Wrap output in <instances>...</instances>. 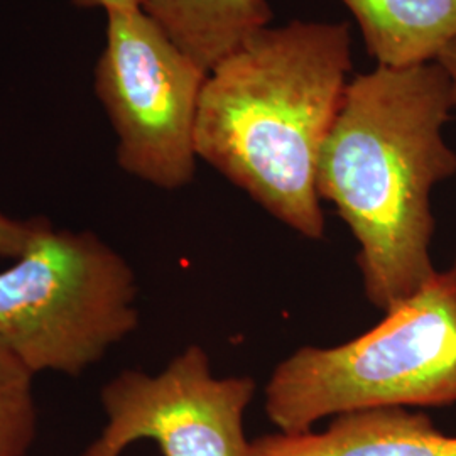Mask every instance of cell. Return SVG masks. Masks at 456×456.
I'll list each match as a JSON object with an SVG mask.
<instances>
[{
	"mask_svg": "<svg viewBox=\"0 0 456 456\" xmlns=\"http://www.w3.org/2000/svg\"><path fill=\"white\" fill-rule=\"evenodd\" d=\"M248 456H456V436L408 408L335 416L316 433H276L250 441Z\"/></svg>",
	"mask_w": 456,
	"mask_h": 456,
	"instance_id": "52a82bcc",
	"label": "cell"
},
{
	"mask_svg": "<svg viewBox=\"0 0 456 456\" xmlns=\"http://www.w3.org/2000/svg\"><path fill=\"white\" fill-rule=\"evenodd\" d=\"M37 433L34 374L0 345V456H26Z\"/></svg>",
	"mask_w": 456,
	"mask_h": 456,
	"instance_id": "30bf717a",
	"label": "cell"
},
{
	"mask_svg": "<svg viewBox=\"0 0 456 456\" xmlns=\"http://www.w3.org/2000/svg\"><path fill=\"white\" fill-rule=\"evenodd\" d=\"M455 109L438 61L377 66L348 82L326 139L318 193L360 245L367 299L389 311L436 273L431 191L456 173L443 127Z\"/></svg>",
	"mask_w": 456,
	"mask_h": 456,
	"instance_id": "6da1fadb",
	"label": "cell"
},
{
	"mask_svg": "<svg viewBox=\"0 0 456 456\" xmlns=\"http://www.w3.org/2000/svg\"><path fill=\"white\" fill-rule=\"evenodd\" d=\"M78 7H102L105 12L110 11H131V9H141V0H73Z\"/></svg>",
	"mask_w": 456,
	"mask_h": 456,
	"instance_id": "7c38bea8",
	"label": "cell"
},
{
	"mask_svg": "<svg viewBox=\"0 0 456 456\" xmlns=\"http://www.w3.org/2000/svg\"><path fill=\"white\" fill-rule=\"evenodd\" d=\"M436 61L443 66V69L446 71V75L450 78V83H452V97H453V105H455L456 109V39L452 45H448L444 48V51L441 53L440 58Z\"/></svg>",
	"mask_w": 456,
	"mask_h": 456,
	"instance_id": "4fadbf2b",
	"label": "cell"
},
{
	"mask_svg": "<svg viewBox=\"0 0 456 456\" xmlns=\"http://www.w3.org/2000/svg\"><path fill=\"white\" fill-rule=\"evenodd\" d=\"M250 377H215L208 354L190 345L156 375L124 370L100 391L105 426L82 456H120L154 441L163 456H248Z\"/></svg>",
	"mask_w": 456,
	"mask_h": 456,
	"instance_id": "8992f818",
	"label": "cell"
},
{
	"mask_svg": "<svg viewBox=\"0 0 456 456\" xmlns=\"http://www.w3.org/2000/svg\"><path fill=\"white\" fill-rule=\"evenodd\" d=\"M46 222V218L20 220L0 210V257L17 259L22 256Z\"/></svg>",
	"mask_w": 456,
	"mask_h": 456,
	"instance_id": "8fae6325",
	"label": "cell"
},
{
	"mask_svg": "<svg viewBox=\"0 0 456 456\" xmlns=\"http://www.w3.org/2000/svg\"><path fill=\"white\" fill-rule=\"evenodd\" d=\"M354 68L346 22L262 28L213 68L196 115L203 159L294 232L322 239V152Z\"/></svg>",
	"mask_w": 456,
	"mask_h": 456,
	"instance_id": "7a4b0ae2",
	"label": "cell"
},
{
	"mask_svg": "<svg viewBox=\"0 0 456 456\" xmlns=\"http://www.w3.org/2000/svg\"><path fill=\"white\" fill-rule=\"evenodd\" d=\"M141 9L208 73L273 19L265 0H141Z\"/></svg>",
	"mask_w": 456,
	"mask_h": 456,
	"instance_id": "9c48e42d",
	"label": "cell"
},
{
	"mask_svg": "<svg viewBox=\"0 0 456 456\" xmlns=\"http://www.w3.org/2000/svg\"><path fill=\"white\" fill-rule=\"evenodd\" d=\"M380 66L433 63L456 39V0H342Z\"/></svg>",
	"mask_w": 456,
	"mask_h": 456,
	"instance_id": "ba28073f",
	"label": "cell"
},
{
	"mask_svg": "<svg viewBox=\"0 0 456 456\" xmlns=\"http://www.w3.org/2000/svg\"><path fill=\"white\" fill-rule=\"evenodd\" d=\"M137 293L112 245L46 222L0 271V345L34 375L78 377L137 330Z\"/></svg>",
	"mask_w": 456,
	"mask_h": 456,
	"instance_id": "277c9868",
	"label": "cell"
},
{
	"mask_svg": "<svg viewBox=\"0 0 456 456\" xmlns=\"http://www.w3.org/2000/svg\"><path fill=\"white\" fill-rule=\"evenodd\" d=\"M207 77L142 9L107 12L95 92L126 173L167 191L193 181L196 115Z\"/></svg>",
	"mask_w": 456,
	"mask_h": 456,
	"instance_id": "5b68a950",
	"label": "cell"
},
{
	"mask_svg": "<svg viewBox=\"0 0 456 456\" xmlns=\"http://www.w3.org/2000/svg\"><path fill=\"white\" fill-rule=\"evenodd\" d=\"M455 403L456 264L357 338L296 350L265 386L267 418L289 435L330 416Z\"/></svg>",
	"mask_w": 456,
	"mask_h": 456,
	"instance_id": "3957f363",
	"label": "cell"
}]
</instances>
